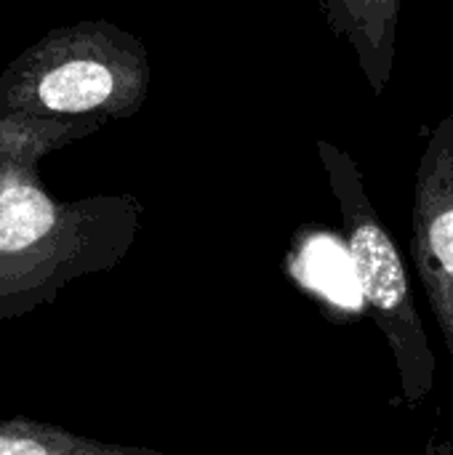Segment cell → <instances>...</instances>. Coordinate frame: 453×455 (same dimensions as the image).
I'll return each instance as SVG.
<instances>
[{
	"label": "cell",
	"instance_id": "1",
	"mask_svg": "<svg viewBox=\"0 0 453 455\" xmlns=\"http://www.w3.org/2000/svg\"><path fill=\"white\" fill-rule=\"evenodd\" d=\"M142 205L131 195L53 200L32 160L0 131V323L32 315L80 277L115 269L131 251Z\"/></svg>",
	"mask_w": 453,
	"mask_h": 455
},
{
	"label": "cell",
	"instance_id": "2",
	"mask_svg": "<svg viewBox=\"0 0 453 455\" xmlns=\"http://www.w3.org/2000/svg\"><path fill=\"white\" fill-rule=\"evenodd\" d=\"M152 80L144 43L109 21L51 32L0 77L3 117L69 123L88 131L142 109Z\"/></svg>",
	"mask_w": 453,
	"mask_h": 455
},
{
	"label": "cell",
	"instance_id": "3",
	"mask_svg": "<svg viewBox=\"0 0 453 455\" xmlns=\"http://www.w3.org/2000/svg\"><path fill=\"white\" fill-rule=\"evenodd\" d=\"M315 149L339 205L347 256L366 309L392 352L406 405L419 408L435 387V352L414 299L403 253L374 208L363 171L352 155L328 139H320Z\"/></svg>",
	"mask_w": 453,
	"mask_h": 455
},
{
	"label": "cell",
	"instance_id": "4",
	"mask_svg": "<svg viewBox=\"0 0 453 455\" xmlns=\"http://www.w3.org/2000/svg\"><path fill=\"white\" fill-rule=\"evenodd\" d=\"M411 261L453 363V115L427 131L417 163Z\"/></svg>",
	"mask_w": 453,
	"mask_h": 455
},
{
	"label": "cell",
	"instance_id": "5",
	"mask_svg": "<svg viewBox=\"0 0 453 455\" xmlns=\"http://www.w3.org/2000/svg\"><path fill=\"white\" fill-rule=\"evenodd\" d=\"M328 29L350 45L366 85L384 96L392 83L403 0H320Z\"/></svg>",
	"mask_w": 453,
	"mask_h": 455
},
{
	"label": "cell",
	"instance_id": "6",
	"mask_svg": "<svg viewBox=\"0 0 453 455\" xmlns=\"http://www.w3.org/2000/svg\"><path fill=\"white\" fill-rule=\"evenodd\" d=\"M0 455H168L155 448L120 445L35 419H0Z\"/></svg>",
	"mask_w": 453,
	"mask_h": 455
},
{
	"label": "cell",
	"instance_id": "7",
	"mask_svg": "<svg viewBox=\"0 0 453 455\" xmlns=\"http://www.w3.org/2000/svg\"><path fill=\"white\" fill-rule=\"evenodd\" d=\"M425 455H453V440L443 437V435H433V437L427 440Z\"/></svg>",
	"mask_w": 453,
	"mask_h": 455
},
{
	"label": "cell",
	"instance_id": "8",
	"mask_svg": "<svg viewBox=\"0 0 453 455\" xmlns=\"http://www.w3.org/2000/svg\"><path fill=\"white\" fill-rule=\"evenodd\" d=\"M240 3H246V0H240Z\"/></svg>",
	"mask_w": 453,
	"mask_h": 455
}]
</instances>
